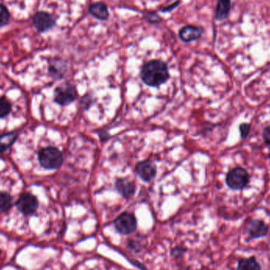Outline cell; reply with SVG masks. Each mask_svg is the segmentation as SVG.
<instances>
[{
  "mask_svg": "<svg viewBox=\"0 0 270 270\" xmlns=\"http://www.w3.org/2000/svg\"><path fill=\"white\" fill-rule=\"evenodd\" d=\"M88 10L90 14L99 20L106 21L109 17V9L104 3H95L90 5Z\"/></svg>",
  "mask_w": 270,
  "mask_h": 270,
  "instance_id": "obj_13",
  "label": "cell"
},
{
  "mask_svg": "<svg viewBox=\"0 0 270 270\" xmlns=\"http://www.w3.org/2000/svg\"><path fill=\"white\" fill-rule=\"evenodd\" d=\"M40 165L48 170L59 169L63 163V156L59 149L48 146L38 153Z\"/></svg>",
  "mask_w": 270,
  "mask_h": 270,
  "instance_id": "obj_2",
  "label": "cell"
},
{
  "mask_svg": "<svg viewBox=\"0 0 270 270\" xmlns=\"http://www.w3.org/2000/svg\"><path fill=\"white\" fill-rule=\"evenodd\" d=\"M231 0H219L217 5L215 17L218 21H224L228 19L231 11Z\"/></svg>",
  "mask_w": 270,
  "mask_h": 270,
  "instance_id": "obj_14",
  "label": "cell"
},
{
  "mask_svg": "<svg viewBox=\"0 0 270 270\" xmlns=\"http://www.w3.org/2000/svg\"><path fill=\"white\" fill-rule=\"evenodd\" d=\"M10 20V14L8 9L4 4H0V27L7 26Z\"/></svg>",
  "mask_w": 270,
  "mask_h": 270,
  "instance_id": "obj_19",
  "label": "cell"
},
{
  "mask_svg": "<svg viewBox=\"0 0 270 270\" xmlns=\"http://www.w3.org/2000/svg\"><path fill=\"white\" fill-rule=\"evenodd\" d=\"M240 131L242 138H246L250 133V125L248 123H242L240 126Z\"/></svg>",
  "mask_w": 270,
  "mask_h": 270,
  "instance_id": "obj_20",
  "label": "cell"
},
{
  "mask_svg": "<svg viewBox=\"0 0 270 270\" xmlns=\"http://www.w3.org/2000/svg\"><path fill=\"white\" fill-rule=\"evenodd\" d=\"M178 4H179V1H176L175 4H172V5L168 6V7H166L165 8L162 9V12H170V11H172V10L176 8V7H178Z\"/></svg>",
  "mask_w": 270,
  "mask_h": 270,
  "instance_id": "obj_23",
  "label": "cell"
},
{
  "mask_svg": "<svg viewBox=\"0 0 270 270\" xmlns=\"http://www.w3.org/2000/svg\"><path fill=\"white\" fill-rule=\"evenodd\" d=\"M78 97L76 88L70 83H63L55 88L54 100L60 105H68Z\"/></svg>",
  "mask_w": 270,
  "mask_h": 270,
  "instance_id": "obj_3",
  "label": "cell"
},
{
  "mask_svg": "<svg viewBox=\"0 0 270 270\" xmlns=\"http://www.w3.org/2000/svg\"><path fill=\"white\" fill-rule=\"evenodd\" d=\"M48 72L55 79H62L66 75V63L60 59L51 60L48 66Z\"/></svg>",
  "mask_w": 270,
  "mask_h": 270,
  "instance_id": "obj_12",
  "label": "cell"
},
{
  "mask_svg": "<svg viewBox=\"0 0 270 270\" xmlns=\"http://www.w3.org/2000/svg\"><path fill=\"white\" fill-rule=\"evenodd\" d=\"M100 139L102 140V141H105V140H107V138H109V134L107 132H105V131H103L102 133H100Z\"/></svg>",
  "mask_w": 270,
  "mask_h": 270,
  "instance_id": "obj_24",
  "label": "cell"
},
{
  "mask_svg": "<svg viewBox=\"0 0 270 270\" xmlns=\"http://www.w3.org/2000/svg\"><path fill=\"white\" fill-rule=\"evenodd\" d=\"M146 19L151 23H159L161 21V17L155 12L148 13Z\"/></svg>",
  "mask_w": 270,
  "mask_h": 270,
  "instance_id": "obj_21",
  "label": "cell"
},
{
  "mask_svg": "<svg viewBox=\"0 0 270 270\" xmlns=\"http://www.w3.org/2000/svg\"><path fill=\"white\" fill-rule=\"evenodd\" d=\"M249 181L248 172L242 168H234L228 172L226 177L227 185L232 190H242L248 184Z\"/></svg>",
  "mask_w": 270,
  "mask_h": 270,
  "instance_id": "obj_4",
  "label": "cell"
},
{
  "mask_svg": "<svg viewBox=\"0 0 270 270\" xmlns=\"http://www.w3.org/2000/svg\"><path fill=\"white\" fill-rule=\"evenodd\" d=\"M269 158H270V153H269Z\"/></svg>",
  "mask_w": 270,
  "mask_h": 270,
  "instance_id": "obj_25",
  "label": "cell"
},
{
  "mask_svg": "<svg viewBox=\"0 0 270 270\" xmlns=\"http://www.w3.org/2000/svg\"><path fill=\"white\" fill-rule=\"evenodd\" d=\"M15 206L22 214L29 217L36 213L39 206V202L36 196L30 193H24L17 199Z\"/></svg>",
  "mask_w": 270,
  "mask_h": 270,
  "instance_id": "obj_5",
  "label": "cell"
},
{
  "mask_svg": "<svg viewBox=\"0 0 270 270\" xmlns=\"http://www.w3.org/2000/svg\"><path fill=\"white\" fill-rule=\"evenodd\" d=\"M141 80L149 86L157 87L167 82L169 78L168 66L161 60H154L143 65Z\"/></svg>",
  "mask_w": 270,
  "mask_h": 270,
  "instance_id": "obj_1",
  "label": "cell"
},
{
  "mask_svg": "<svg viewBox=\"0 0 270 270\" xmlns=\"http://www.w3.org/2000/svg\"><path fill=\"white\" fill-rule=\"evenodd\" d=\"M115 227L121 234H131L137 228L136 218L129 212L122 213L115 221Z\"/></svg>",
  "mask_w": 270,
  "mask_h": 270,
  "instance_id": "obj_6",
  "label": "cell"
},
{
  "mask_svg": "<svg viewBox=\"0 0 270 270\" xmlns=\"http://www.w3.org/2000/svg\"><path fill=\"white\" fill-rule=\"evenodd\" d=\"M204 30L201 27L194 26H187L180 29L179 38L184 42L188 43L199 40L203 34Z\"/></svg>",
  "mask_w": 270,
  "mask_h": 270,
  "instance_id": "obj_9",
  "label": "cell"
},
{
  "mask_svg": "<svg viewBox=\"0 0 270 270\" xmlns=\"http://www.w3.org/2000/svg\"><path fill=\"white\" fill-rule=\"evenodd\" d=\"M248 231L251 238L259 239L267 236L268 228L263 221L260 220H253L249 224Z\"/></svg>",
  "mask_w": 270,
  "mask_h": 270,
  "instance_id": "obj_10",
  "label": "cell"
},
{
  "mask_svg": "<svg viewBox=\"0 0 270 270\" xmlns=\"http://www.w3.org/2000/svg\"><path fill=\"white\" fill-rule=\"evenodd\" d=\"M12 106L6 97H0V119L6 117L11 112Z\"/></svg>",
  "mask_w": 270,
  "mask_h": 270,
  "instance_id": "obj_18",
  "label": "cell"
},
{
  "mask_svg": "<svg viewBox=\"0 0 270 270\" xmlns=\"http://www.w3.org/2000/svg\"><path fill=\"white\" fill-rule=\"evenodd\" d=\"M137 174L145 182H150L156 176V166L150 160L139 162L136 166Z\"/></svg>",
  "mask_w": 270,
  "mask_h": 270,
  "instance_id": "obj_8",
  "label": "cell"
},
{
  "mask_svg": "<svg viewBox=\"0 0 270 270\" xmlns=\"http://www.w3.org/2000/svg\"><path fill=\"white\" fill-rule=\"evenodd\" d=\"M116 187L118 192L125 199L132 197L136 190L135 184L128 178H119L116 182Z\"/></svg>",
  "mask_w": 270,
  "mask_h": 270,
  "instance_id": "obj_11",
  "label": "cell"
},
{
  "mask_svg": "<svg viewBox=\"0 0 270 270\" xmlns=\"http://www.w3.org/2000/svg\"><path fill=\"white\" fill-rule=\"evenodd\" d=\"M13 197L10 194L0 191V212H7L12 207Z\"/></svg>",
  "mask_w": 270,
  "mask_h": 270,
  "instance_id": "obj_17",
  "label": "cell"
},
{
  "mask_svg": "<svg viewBox=\"0 0 270 270\" xmlns=\"http://www.w3.org/2000/svg\"><path fill=\"white\" fill-rule=\"evenodd\" d=\"M237 270H262V266L255 257L252 256L247 258H241L239 261Z\"/></svg>",
  "mask_w": 270,
  "mask_h": 270,
  "instance_id": "obj_16",
  "label": "cell"
},
{
  "mask_svg": "<svg viewBox=\"0 0 270 270\" xmlns=\"http://www.w3.org/2000/svg\"><path fill=\"white\" fill-rule=\"evenodd\" d=\"M17 138L16 132H9L0 135V154L5 153L15 142Z\"/></svg>",
  "mask_w": 270,
  "mask_h": 270,
  "instance_id": "obj_15",
  "label": "cell"
},
{
  "mask_svg": "<svg viewBox=\"0 0 270 270\" xmlns=\"http://www.w3.org/2000/svg\"><path fill=\"white\" fill-rule=\"evenodd\" d=\"M263 138L265 144L270 146V126L267 127L263 132Z\"/></svg>",
  "mask_w": 270,
  "mask_h": 270,
  "instance_id": "obj_22",
  "label": "cell"
},
{
  "mask_svg": "<svg viewBox=\"0 0 270 270\" xmlns=\"http://www.w3.org/2000/svg\"><path fill=\"white\" fill-rule=\"evenodd\" d=\"M33 25L40 32H45L49 31L56 26V19L49 13L45 11H40L35 14L33 19Z\"/></svg>",
  "mask_w": 270,
  "mask_h": 270,
  "instance_id": "obj_7",
  "label": "cell"
}]
</instances>
